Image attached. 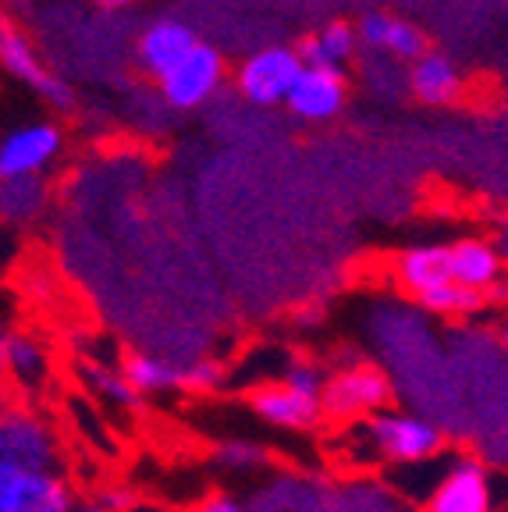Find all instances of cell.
I'll list each match as a JSON object with an SVG mask.
<instances>
[{
    "label": "cell",
    "instance_id": "20",
    "mask_svg": "<svg viewBox=\"0 0 508 512\" xmlns=\"http://www.w3.org/2000/svg\"><path fill=\"white\" fill-rule=\"evenodd\" d=\"M4 374L15 377L22 388H40L50 374V356L32 335H4Z\"/></svg>",
    "mask_w": 508,
    "mask_h": 512
},
{
    "label": "cell",
    "instance_id": "1",
    "mask_svg": "<svg viewBox=\"0 0 508 512\" xmlns=\"http://www.w3.org/2000/svg\"><path fill=\"white\" fill-rule=\"evenodd\" d=\"M349 445L384 466H416L445 456L448 434L427 416L405 409H381L349 427Z\"/></svg>",
    "mask_w": 508,
    "mask_h": 512
},
{
    "label": "cell",
    "instance_id": "11",
    "mask_svg": "<svg viewBox=\"0 0 508 512\" xmlns=\"http://www.w3.org/2000/svg\"><path fill=\"white\" fill-rule=\"evenodd\" d=\"M356 36H359V47L384 50L395 61H409V64L430 50V36L420 25L409 22V18L388 15V11H366L356 22Z\"/></svg>",
    "mask_w": 508,
    "mask_h": 512
},
{
    "label": "cell",
    "instance_id": "26",
    "mask_svg": "<svg viewBox=\"0 0 508 512\" xmlns=\"http://www.w3.org/2000/svg\"><path fill=\"white\" fill-rule=\"evenodd\" d=\"M285 388H292V392H299V395H310V399H320V392H324V367L320 363H313V360H299V356H292L288 360V367L281 370V377H278Z\"/></svg>",
    "mask_w": 508,
    "mask_h": 512
},
{
    "label": "cell",
    "instance_id": "4",
    "mask_svg": "<svg viewBox=\"0 0 508 512\" xmlns=\"http://www.w3.org/2000/svg\"><path fill=\"white\" fill-rule=\"evenodd\" d=\"M0 68L15 75L22 86H29L54 111L68 114L75 107V89L61 75L50 72L47 64L40 61V54H36V47L29 43V36L4 15H0Z\"/></svg>",
    "mask_w": 508,
    "mask_h": 512
},
{
    "label": "cell",
    "instance_id": "27",
    "mask_svg": "<svg viewBox=\"0 0 508 512\" xmlns=\"http://www.w3.org/2000/svg\"><path fill=\"white\" fill-rule=\"evenodd\" d=\"M196 512H246V509H242L239 498H231V495H214V498H207V502L199 505Z\"/></svg>",
    "mask_w": 508,
    "mask_h": 512
},
{
    "label": "cell",
    "instance_id": "21",
    "mask_svg": "<svg viewBox=\"0 0 508 512\" xmlns=\"http://www.w3.org/2000/svg\"><path fill=\"white\" fill-rule=\"evenodd\" d=\"M491 299L487 296H477V292H469V288L455 285V281H445V285H434L430 292H423L416 299V306L434 317H448V320H469L477 317L480 310H487Z\"/></svg>",
    "mask_w": 508,
    "mask_h": 512
},
{
    "label": "cell",
    "instance_id": "19",
    "mask_svg": "<svg viewBox=\"0 0 508 512\" xmlns=\"http://www.w3.org/2000/svg\"><path fill=\"white\" fill-rule=\"evenodd\" d=\"M121 377L139 395L171 392V388H182V360L157 356V352H128L125 363H121Z\"/></svg>",
    "mask_w": 508,
    "mask_h": 512
},
{
    "label": "cell",
    "instance_id": "13",
    "mask_svg": "<svg viewBox=\"0 0 508 512\" xmlns=\"http://www.w3.org/2000/svg\"><path fill=\"white\" fill-rule=\"evenodd\" d=\"M249 406L270 427H285V431H310V427H317V420H324L320 399L292 392L281 381L256 384L253 392H249Z\"/></svg>",
    "mask_w": 508,
    "mask_h": 512
},
{
    "label": "cell",
    "instance_id": "31",
    "mask_svg": "<svg viewBox=\"0 0 508 512\" xmlns=\"http://www.w3.org/2000/svg\"><path fill=\"white\" fill-rule=\"evenodd\" d=\"M0 374H4V342H0Z\"/></svg>",
    "mask_w": 508,
    "mask_h": 512
},
{
    "label": "cell",
    "instance_id": "6",
    "mask_svg": "<svg viewBox=\"0 0 508 512\" xmlns=\"http://www.w3.org/2000/svg\"><path fill=\"white\" fill-rule=\"evenodd\" d=\"M221 82H224V54L199 40L171 72L160 75L157 86L160 96L175 111H196V107H203L221 89Z\"/></svg>",
    "mask_w": 508,
    "mask_h": 512
},
{
    "label": "cell",
    "instance_id": "18",
    "mask_svg": "<svg viewBox=\"0 0 508 512\" xmlns=\"http://www.w3.org/2000/svg\"><path fill=\"white\" fill-rule=\"evenodd\" d=\"M395 281L405 296L420 299L434 285H445L448 278V242H430V246H413L398 256Z\"/></svg>",
    "mask_w": 508,
    "mask_h": 512
},
{
    "label": "cell",
    "instance_id": "16",
    "mask_svg": "<svg viewBox=\"0 0 508 512\" xmlns=\"http://www.w3.org/2000/svg\"><path fill=\"white\" fill-rule=\"evenodd\" d=\"M50 207L47 175H15L0 178V224L4 228H29Z\"/></svg>",
    "mask_w": 508,
    "mask_h": 512
},
{
    "label": "cell",
    "instance_id": "28",
    "mask_svg": "<svg viewBox=\"0 0 508 512\" xmlns=\"http://www.w3.org/2000/svg\"><path fill=\"white\" fill-rule=\"evenodd\" d=\"M96 4L104 11H125V8H132L135 0H96Z\"/></svg>",
    "mask_w": 508,
    "mask_h": 512
},
{
    "label": "cell",
    "instance_id": "12",
    "mask_svg": "<svg viewBox=\"0 0 508 512\" xmlns=\"http://www.w3.org/2000/svg\"><path fill=\"white\" fill-rule=\"evenodd\" d=\"M501 271H505V256L487 239L448 242V278L455 285L491 299V292H501Z\"/></svg>",
    "mask_w": 508,
    "mask_h": 512
},
{
    "label": "cell",
    "instance_id": "22",
    "mask_svg": "<svg viewBox=\"0 0 508 512\" xmlns=\"http://www.w3.org/2000/svg\"><path fill=\"white\" fill-rule=\"evenodd\" d=\"M79 377L96 399L111 402L118 409H139L143 395L135 392L132 384L121 377L118 367H104V363H79Z\"/></svg>",
    "mask_w": 508,
    "mask_h": 512
},
{
    "label": "cell",
    "instance_id": "30",
    "mask_svg": "<svg viewBox=\"0 0 508 512\" xmlns=\"http://www.w3.org/2000/svg\"><path fill=\"white\" fill-rule=\"evenodd\" d=\"M8 406H11V402L4 399V392H0V413H4V409H8Z\"/></svg>",
    "mask_w": 508,
    "mask_h": 512
},
{
    "label": "cell",
    "instance_id": "15",
    "mask_svg": "<svg viewBox=\"0 0 508 512\" xmlns=\"http://www.w3.org/2000/svg\"><path fill=\"white\" fill-rule=\"evenodd\" d=\"M310 512H402V498L381 480H349V484H324Z\"/></svg>",
    "mask_w": 508,
    "mask_h": 512
},
{
    "label": "cell",
    "instance_id": "25",
    "mask_svg": "<svg viewBox=\"0 0 508 512\" xmlns=\"http://www.w3.org/2000/svg\"><path fill=\"white\" fill-rule=\"evenodd\" d=\"M214 459L228 470H239V473H249V470H260V466L270 463L267 448L263 445H253V441H221L214 452Z\"/></svg>",
    "mask_w": 508,
    "mask_h": 512
},
{
    "label": "cell",
    "instance_id": "9",
    "mask_svg": "<svg viewBox=\"0 0 508 512\" xmlns=\"http://www.w3.org/2000/svg\"><path fill=\"white\" fill-rule=\"evenodd\" d=\"M345 100H349V79H345V72L306 68L302 64L299 79H295V86L285 96V107L292 111V118L320 125V121L338 118L345 111Z\"/></svg>",
    "mask_w": 508,
    "mask_h": 512
},
{
    "label": "cell",
    "instance_id": "2",
    "mask_svg": "<svg viewBox=\"0 0 508 512\" xmlns=\"http://www.w3.org/2000/svg\"><path fill=\"white\" fill-rule=\"evenodd\" d=\"M395 388H391V377L384 374L377 363L359 360L352 367H338V374L327 377L324 392H320V413L331 416V420H345V424H356L363 416L381 413L391 402Z\"/></svg>",
    "mask_w": 508,
    "mask_h": 512
},
{
    "label": "cell",
    "instance_id": "7",
    "mask_svg": "<svg viewBox=\"0 0 508 512\" xmlns=\"http://www.w3.org/2000/svg\"><path fill=\"white\" fill-rule=\"evenodd\" d=\"M302 72V61L295 47H267L249 54L235 72V89L256 107L285 104L288 89L295 86Z\"/></svg>",
    "mask_w": 508,
    "mask_h": 512
},
{
    "label": "cell",
    "instance_id": "3",
    "mask_svg": "<svg viewBox=\"0 0 508 512\" xmlns=\"http://www.w3.org/2000/svg\"><path fill=\"white\" fill-rule=\"evenodd\" d=\"M491 466L477 456H448L430 491L420 498V512H491Z\"/></svg>",
    "mask_w": 508,
    "mask_h": 512
},
{
    "label": "cell",
    "instance_id": "14",
    "mask_svg": "<svg viewBox=\"0 0 508 512\" xmlns=\"http://www.w3.org/2000/svg\"><path fill=\"white\" fill-rule=\"evenodd\" d=\"M409 89L420 104L427 107H448L455 104L466 89V75L462 68L455 64L452 54L445 50H434L430 47L423 57H416L413 68H409Z\"/></svg>",
    "mask_w": 508,
    "mask_h": 512
},
{
    "label": "cell",
    "instance_id": "29",
    "mask_svg": "<svg viewBox=\"0 0 508 512\" xmlns=\"http://www.w3.org/2000/svg\"><path fill=\"white\" fill-rule=\"evenodd\" d=\"M79 512H104V509H100V505H82Z\"/></svg>",
    "mask_w": 508,
    "mask_h": 512
},
{
    "label": "cell",
    "instance_id": "17",
    "mask_svg": "<svg viewBox=\"0 0 508 512\" xmlns=\"http://www.w3.org/2000/svg\"><path fill=\"white\" fill-rule=\"evenodd\" d=\"M299 61L306 68H331V72H342L345 64L359 54V36H356V22H342V18H334V22L320 25L313 36L295 47Z\"/></svg>",
    "mask_w": 508,
    "mask_h": 512
},
{
    "label": "cell",
    "instance_id": "8",
    "mask_svg": "<svg viewBox=\"0 0 508 512\" xmlns=\"http://www.w3.org/2000/svg\"><path fill=\"white\" fill-rule=\"evenodd\" d=\"M64 132L54 121H25L0 136V178L43 175L61 157Z\"/></svg>",
    "mask_w": 508,
    "mask_h": 512
},
{
    "label": "cell",
    "instance_id": "5",
    "mask_svg": "<svg viewBox=\"0 0 508 512\" xmlns=\"http://www.w3.org/2000/svg\"><path fill=\"white\" fill-rule=\"evenodd\" d=\"M57 459H61V445L47 420L18 406L0 413V463L32 473H54Z\"/></svg>",
    "mask_w": 508,
    "mask_h": 512
},
{
    "label": "cell",
    "instance_id": "10",
    "mask_svg": "<svg viewBox=\"0 0 508 512\" xmlns=\"http://www.w3.org/2000/svg\"><path fill=\"white\" fill-rule=\"evenodd\" d=\"M199 43V36L192 32V25L178 15H160L139 32L135 40V61L150 79H160L164 72H171L185 54Z\"/></svg>",
    "mask_w": 508,
    "mask_h": 512
},
{
    "label": "cell",
    "instance_id": "23",
    "mask_svg": "<svg viewBox=\"0 0 508 512\" xmlns=\"http://www.w3.org/2000/svg\"><path fill=\"white\" fill-rule=\"evenodd\" d=\"M75 509V491L72 484L57 473H43L40 484L32 488L25 505L18 512H72Z\"/></svg>",
    "mask_w": 508,
    "mask_h": 512
},
{
    "label": "cell",
    "instance_id": "24",
    "mask_svg": "<svg viewBox=\"0 0 508 512\" xmlns=\"http://www.w3.org/2000/svg\"><path fill=\"white\" fill-rule=\"evenodd\" d=\"M43 473L22 470V466L0 463V512H18L25 505V498L32 495V488L40 484Z\"/></svg>",
    "mask_w": 508,
    "mask_h": 512
}]
</instances>
